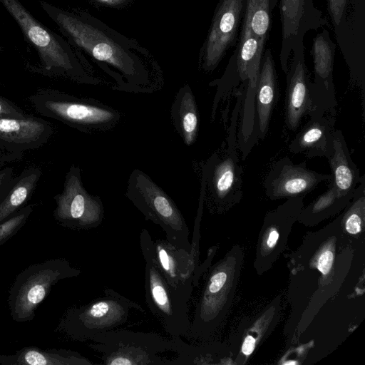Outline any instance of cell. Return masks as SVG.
Returning a JSON list of instances; mask_svg holds the SVG:
<instances>
[{"mask_svg": "<svg viewBox=\"0 0 365 365\" xmlns=\"http://www.w3.org/2000/svg\"><path fill=\"white\" fill-rule=\"evenodd\" d=\"M24 118L22 114L6 101L0 99V117Z\"/></svg>", "mask_w": 365, "mask_h": 365, "instance_id": "obj_32", "label": "cell"}, {"mask_svg": "<svg viewBox=\"0 0 365 365\" xmlns=\"http://www.w3.org/2000/svg\"><path fill=\"white\" fill-rule=\"evenodd\" d=\"M335 38L349 71L350 86L365 93V0H327Z\"/></svg>", "mask_w": 365, "mask_h": 365, "instance_id": "obj_9", "label": "cell"}, {"mask_svg": "<svg viewBox=\"0 0 365 365\" xmlns=\"http://www.w3.org/2000/svg\"><path fill=\"white\" fill-rule=\"evenodd\" d=\"M304 197H294L267 212L257 243L255 267L259 274L269 269L284 250L293 224L304 207Z\"/></svg>", "mask_w": 365, "mask_h": 365, "instance_id": "obj_14", "label": "cell"}, {"mask_svg": "<svg viewBox=\"0 0 365 365\" xmlns=\"http://www.w3.org/2000/svg\"><path fill=\"white\" fill-rule=\"evenodd\" d=\"M336 44L326 29L313 38L311 54L314 81L310 83L311 110L309 116L335 115L337 101L333 82V67Z\"/></svg>", "mask_w": 365, "mask_h": 365, "instance_id": "obj_15", "label": "cell"}, {"mask_svg": "<svg viewBox=\"0 0 365 365\" xmlns=\"http://www.w3.org/2000/svg\"><path fill=\"white\" fill-rule=\"evenodd\" d=\"M327 190L307 207H303L297 221L306 225H314L335 215L349 203L354 195L342 196L330 180Z\"/></svg>", "mask_w": 365, "mask_h": 365, "instance_id": "obj_26", "label": "cell"}, {"mask_svg": "<svg viewBox=\"0 0 365 365\" xmlns=\"http://www.w3.org/2000/svg\"><path fill=\"white\" fill-rule=\"evenodd\" d=\"M144 313L135 302L112 289L81 307L72 309L67 317V328L71 336L91 341L99 334L122 329L134 317Z\"/></svg>", "mask_w": 365, "mask_h": 365, "instance_id": "obj_11", "label": "cell"}, {"mask_svg": "<svg viewBox=\"0 0 365 365\" xmlns=\"http://www.w3.org/2000/svg\"><path fill=\"white\" fill-rule=\"evenodd\" d=\"M277 1L246 0L242 25L247 26L264 45L269 36L272 14Z\"/></svg>", "mask_w": 365, "mask_h": 365, "instance_id": "obj_27", "label": "cell"}, {"mask_svg": "<svg viewBox=\"0 0 365 365\" xmlns=\"http://www.w3.org/2000/svg\"><path fill=\"white\" fill-rule=\"evenodd\" d=\"M311 116L289 145L290 152L309 158H328L332 150L334 115Z\"/></svg>", "mask_w": 365, "mask_h": 365, "instance_id": "obj_21", "label": "cell"}, {"mask_svg": "<svg viewBox=\"0 0 365 365\" xmlns=\"http://www.w3.org/2000/svg\"><path fill=\"white\" fill-rule=\"evenodd\" d=\"M39 173H32L23 177L0 204V222L17 210L27 200L38 180Z\"/></svg>", "mask_w": 365, "mask_h": 365, "instance_id": "obj_29", "label": "cell"}, {"mask_svg": "<svg viewBox=\"0 0 365 365\" xmlns=\"http://www.w3.org/2000/svg\"><path fill=\"white\" fill-rule=\"evenodd\" d=\"M277 77L270 49L264 51L255 95L256 133L264 140L269 129L272 113L277 101Z\"/></svg>", "mask_w": 365, "mask_h": 365, "instance_id": "obj_22", "label": "cell"}, {"mask_svg": "<svg viewBox=\"0 0 365 365\" xmlns=\"http://www.w3.org/2000/svg\"><path fill=\"white\" fill-rule=\"evenodd\" d=\"M43 130V124L32 118L0 117V138L9 142H34Z\"/></svg>", "mask_w": 365, "mask_h": 365, "instance_id": "obj_28", "label": "cell"}, {"mask_svg": "<svg viewBox=\"0 0 365 365\" xmlns=\"http://www.w3.org/2000/svg\"><path fill=\"white\" fill-rule=\"evenodd\" d=\"M336 242L334 236H327L326 240L319 241V246H314V255L309 257V268L317 269L324 279L331 274L334 268Z\"/></svg>", "mask_w": 365, "mask_h": 365, "instance_id": "obj_30", "label": "cell"}, {"mask_svg": "<svg viewBox=\"0 0 365 365\" xmlns=\"http://www.w3.org/2000/svg\"><path fill=\"white\" fill-rule=\"evenodd\" d=\"M240 252H236L234 256V251H230L210 269L190 322L188 336L207 339L224 319L239 276L242 258Z\"/></svg>", "mask_w": 365, "mask_h": 365, "instance_id": "obj_4", "label": "cell"}, {"mask_svg": "<svg viewBox=\"0 0 365 365\" xmlns=\"http://www.w3.org/2000/svg\"><path fill=\"white\" fill-rule=\"evenodd\" d=\"M125 195L147 220L160 227L170 243L190 252V230L182 212L146 173L139 169L132 171Z\"/></svg>", "mask_w": 365, "mask_h": 365, "instance_id": "obj_5", "label": "cell"}, {"mask_svg": "<svg viewBox=\"0 0 365 365\" xmlns=\"http://www.w3.org/2000/svg\"><path fill=\"white\" fill-rule=\"evenodd\" d=\"M173 125L186 145L196 140L199 129V114L196 101L188 85L176 93L170 110Z\"/></svg>", "mask_w": 365, "mask_h": 365, "instance_id": "obj_25", "label": "cell"}, {"mask_svg": "<svg viewBox=\"0 0 365 365\" xmlns=\"http://www.w3.org/2000/svg\"><path fill=\"white\" fill-rule=\"evenodd\" d=\"M0 364L6 365H91L81 354L63 349H41L36 346L21 349L13 355H0Z\"/></svg>", "mask_w": 365, "mask_h": 365, "instance_id": "obj_24", "label": "cell"}, {"mask_svg": "<svg viewBox=\"0 0 365 365\" xmlns=\"http://www.w3.org/2000/svg\"><path fill=\"white\" fill-rule=\"evenodd\" d=\"M88 344L98 353L106 365H171L173 361L160 354L174 351L173 339L153 332L128 330L124 328L103 333Z\"/></svg>", "mask_w": 365, "mask_h": 365, "instance_id": "obj_7", "label": "cell"}, {"mask_svg": "<svg viewBox=\"0 0 365 365\" xmlns=\"http://www.w3.org/2000/svg\"><path fill=\"white\" fill-rule=\"evenodd\" d=\"M153 252L156 264L168 284L192 294L199 280L200 266L190 252L162 239L153 240Z\"/></svg>", "mask_w": 365, "mask_h": 365, "instance_id": "obj_20", "label": "cell"}, {"mask_svg": "<svg viewBox=\"0 0 365 365\" xmlns=\"http://www.w3.org/2000/svg\"><path fill=\"white\" fill-rule=\"evenodd\" d=\"M291 64L286 74L284 120L288 129L296 130L311 110L310 76L304 59V46L292 50Z\"/></svg>", "mask_w": 365, "mask_h": 365, "instance_id": "obj_19", "label": "cell"}, {"mask_svg": "<svg viewBox=\"0 0 365 365\" xmlns=\"http://www.w3.org/2000/svg\"><path fill=\"white\" fill-rule=\"evenodd\" d=\"M6 173H0V187L1 185L3 184L4 181L5 180Z\"/></svg>", "mask_w": 365, "mask_h": 365, "instance_id": "obj_34", "label": "cell"}, {"mask_svg": "<svg viewBox=\"0 0 365 365\" xmlns=\"http://www.w3.org/2000/svg\"><path fill=\"white\" fill-rule=\"evenodd\" d=\"M31 212L29 206L22 210L14 217L0 225V245L14 236L25 224Z\"/></svg>", "mask_w": 365, "mask_h": 365, "instance_id": "obj_31", "label": "cell"}, {"mask_svg": "<svg viewBox=\"0 0 365 365\" xmlns=\"http://www.w3.org/2000/svg\"><path fill=\"white\" fill-rule=\"evenodd\" d=\"M0 4L36 48L46 68L60 71L88 83H98L83 70L68 42L38 21L19 0H0Z\"/></svg>", "mask_w": 365, "mask_h": 365, "instance_id": "obj_8", "label": "cell"}, {"mask_svg": "<svg viewBox=\"0 0 365 365\" xmlns=\"http://www.w3.org/2000/svg\"><path fill=\"white\" fill-rule=\"evenodd\" d=\"M279 9L282 24L279 56L281 68L286 73L292 50L304 46V37L307 31L327 25V21L315 7L314 0H279Z\"/></svg>", "mask_w": 365, "mask_h": 365, "instance_id": "obj_16", "label": "cell"}, {"mask_svg": "<svg viewBox=\"0 0 365 365\" xmlns=\"http://www.w3.org/2000/svg\"><path fill=\"white\" fill-rule=\"evenodd\" d=\"M39 4L71 43L104 64L106 68L110 66L117 70L118 76L125 78L133 85L149 83L148 72L136 53L140 52L134 51H141V48L134 41L86 13L66 11L46 1Z\"/></svg>", "mask_w": 365, "mask_h": 365, "instance_id": "obj_1", "label": "cell"}, {"mask_svg": "<svg viewBox=\"0 0 365 365\" xmlns=\"http://www.w3.org/2000/svg\"><path fill=\"white\" fill-rule=\"evenodd\" d=\"M243 95V86L240 85L230 117L224 153L219 156L215 153L203 169L208 191L207 203L211 210L218 212L230 209L242 197V168L240 164L237 131Z\"/></svg>", "mask_w": 365, "mask_h": 365, "instance_id": "obj_6", "label": "cell"}, {"mask_svg": "<svg viewBox=\"0 0 365 365\" xmlns=\"http://www.w3.org/2000/svg\"><path fill=\"white\" fill-rule=\"evenodd\" d=\"M240 38L221 78L210 83L216 86L211 118L215 116L221 100L240 83L243 86L241 106V120L237 134L238 144L242 148L254 145L257 139L256 133L255 95L259 79L264 45L254 35L247 26L242 25Z\"/></svg>", "mask_w": 365, "mask_h": 365, "instance_id": "obj_2", "label": "cell"}, {"mask_svg": "<svg viewBox=\"0 0 365 365\" xmlns=\"http://www.w3.org/2000/svg\"><path fill=\"white\" fill-rule=\"evenodd\" d=\"M246 0H220L200 55L205 72L214 71L232 46L245 16Z\"/></svg>", "mask_w": 365, "mask_h": 365, "instance_id": "obj_13", "label": "cell"}, {"mask_svg": "<svg viewBox=\"0 0 365 365\" xmlns=\"http://www.w3.org/2000/svg\"><path fill=\"white\" fill-rule=\"evenodd\" d=\"M55 219L62 226L86 230L98 227L104 217L101 197L90 194L84 187L77 167L67 173L63 192L55 197Z\"/></svg>", "mask_w": 365, "mask_h": 365, "instance_id": "obj_12", "label": "cell"}, {"mask_svg": "<svg viewBox=\"0 0 365 365\" xmlns=\"http://www.w3.org/2000/svg\"><path fill=\"white\" fill-rule=\"evenodd\" d=\"M331 179L330 174L307 168L306 162L294 164L288 157H284L272 165L264 178V188L271 200L304 197L321 182Z\"/></svg>", "mask_w": 365, "mask_h": 365, "instance_id": "obj_17", "label": "cell"}, {"mask_svg": "<svg viewBox=\"0 0 365 365\" xmlns=\"http://www.w3.org/2000/svg\"><path fill=\"white\" fill-rule=\"evenodd\" d=\"M81 271L63 258L34 264L21 272L9 292L11 317L18 322L31 321L35 311L58 281L78 276Z\"/></svg>", "mask_w": 365, "mask_h": 365, "instance_id": "obj_10", "label": "cell"}, {"mask_svg": "<svg viewBox=\"0 0 365 365\" xmlns=\"http://www.w3.org/2000/svg\"><path fill=\"white\" fill-rule=\"evenodd\" d=\"M45 107L59 119L91 134L113 129L121 118L118 110L93 99L48 101Z\"/></svg>", "mask_w": 365, "mask_h": 365, "instance_id": "obj_18", "label": "cell"}, {"mask_svg": "<svg viewBox=\"0 0 365 365\" xmlns=\"http://www.w3.org/2000/svg\"><path fill=\"white\" fill-rule=\"evenodd\" d=\"M331 170V181L342 196L354 195L363 177L351 160L350 153L341 130L333 133L332 150L327 158Z\"/></svg>", "mask_w": 365, "mask_h": 365, "instance_id": "obj_23", "label": "cell"}, {"mask_svg": "<svg viewBox=\"0 0 365 365\" xmlns=\"http://www.w3.org/2000/svg\"><path fill=\"white\" fill-rule=\"evenodd\" d=\"M140 247L145 260V295L150 311L171 337L188 336V303L192 294L173 288L164 278L155 259L153 240L145 228L140 234Z\"/></svg>", "mask_w": 365, "mask_h": 365, "instance_id": "obj_3", "label": "cell"}, {"mask_svg": "<svg viewBox=\"0 0 365 365\" xmlns=\"http://www.w3.org/2000/svg\"><path fill=\"white\" fill-rule=\"evenodd\" d=\"M101 3V4L110 6H122L128 3L130 0H95Z\"/></svg>", "mask_w": 365, "mask_h": 365, "instance_id": "obj_33", "label": "cell"}]
</instances>
